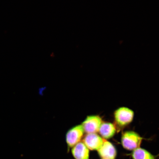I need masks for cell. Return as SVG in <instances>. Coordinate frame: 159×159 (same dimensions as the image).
<instances>
[{
  "mask_svg": "<svg viewBox=\"0 0 159 159\" xmlns=\"http://www.w3.org/2000/svg\"><path fill=\"white\" fill-rule=\"evenodd\" d=\"M134 116V111L127 107H120L115 111L114 113L115 122L121 127L130 124L132 122Z\"/></svg>",
  "mask_w": 159,
  "mask_h": 159,
  "instance_id": "2",
  "label": "cell"
},
{
  "mask_svg": "<svg viewBox=\"0 0 159 159\" xmlns=\"http://www.w3.org/2000/svg\"><path fill=\"white\" fill-rule=\"evenodd\" d=\"M102 123V119L97 115L87 117L82 125L84 132L87 134H96Z\"/></svg>",
  "mask_w": 159,
  "mask_h": 159,
  "instance_id": "3",
  "label": "cell"
},
{
  "mask_svg": "<svg viewBox=\"0 0 159 159\" xmlns=\"http://www.w3.org/2000/svg\"><path fill=\"white\" fill-rule=\"evenodd\" d=\"M84 132L81 125L75 126L69 130L66 135V141L68 146L73 148L80 142Z\"/></svg>",
  "mask_w": 159,
  "mask_h": 159,
  "instance_id": "4",
  "label": "cell"
},
{
  "mask_svg": "<svg viewBox=\"0 0 159 159\" xmlns=\"http://www.w3.org/2000/svg\"><path fill=\"white\" fill-rule=\"evenodd\" d=\"M133 159H155V157L148 151L139 148L133 151Z\"/></svg>",
  "mask_w": 159,
  "mask_h": 159,
  "instance_id": "9",
  "label": "cell"
},
{
  "mask_svg": "<svg viewBox=\"0 0 159 159\" xmlns=\"http://www.w3.org/2000/svg\"><path fill=\"white\" fill-rule=\"evenodd\" d=\"M98 152L99 156L103 159H115L116 156V148L112 143L108 141L104 140Z\"/></svg>",
  "mask_w": 159,
  "mask_h": 159,
  "instance_id": "6",
  "label": "cell"
},
{
  "mask_svg": "<svg viewBox=\"0 0 159 159\" xmlns=\"http://www.w3.org/2000/svg\"><path fill=\"white\" fill-rule=\"evenodd\" d=\"M143 139L134 131L125 132L121 138V143L124 148L129 151H134L140 148Z\"/></svg>",
  "mask_w": 159,
  "mask_h": 159,
  "instance_id": "1",
  "label": "cell"
},
{
  "mask_svg": "<svg viewBox=\"0 0 159 159\" xmlns=\"http://www.w3.org/2000/svg\"></svg>",
  "mask_w": 159,
  "mask_h": 159,
  "instance_id": "10",
  "label": "cell"
},
{
  "mask_svg": "<svg viewBox=\"0 0 159 159\" xmlns=\"http://www.w3.org/2000/svg\"><path fill=\"white\" fill-rule=\"evenodd\" d=\"M71 152L75 159L89 158V150L83 142H80L73 147Z\"/></svg>",
  "mask_w": 159,
  "mask_h": 159,
  "instance_id": "7",
  "label": "cell"
},
{
  "mask_svg": "<svg viewBox=\"0 0 159 159\" xmlns=\"http://www.w3.org/2000/svg\"><path fill=\"white\" fill-rule=\"evenodd\" d=\"M116 130L115 125L112 123L102 122L99 129L98 132L102 138L108 139L114 136Z\"/></svg>",
  "mask_w": 159,
  "mask_h": 159,
  "instance_id": "8",
  "label": "cell"
},
{
  "mask_svg": "<svg viewBox=\"0 0 159 159\" xmlns=\"http://www.w3.org/2000/svg\"><path fill=\"white\" fill-rule=\"evenodd\" d=\"M104 140L97 134H87L83 139V143L89 150L98 151L102 146Z\"/></svg>",
  "mask_w": 159,
  "mask_h": 159,
  "instance_id": "5",
  "label": "cell"
}]
</instances>
